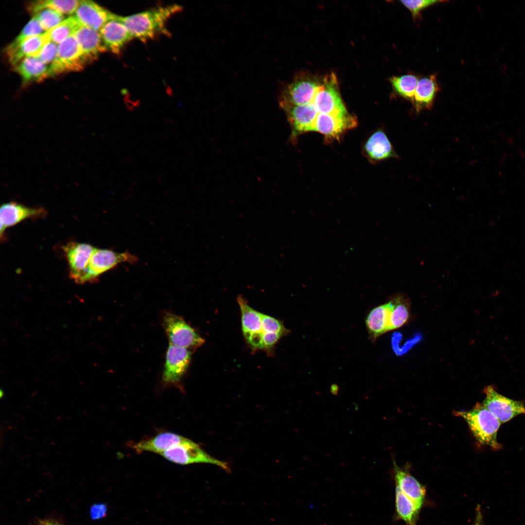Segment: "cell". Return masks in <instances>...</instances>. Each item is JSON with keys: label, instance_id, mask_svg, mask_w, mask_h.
Listing matches in <instances>:
<instances>
[{"label": "cell", "instance_id": "obj_1", "mask_svg": "<svg viewBox=\"0 0 525 525\" xmlns=\"http://www.w3.org/2000/svg\"><path fill=\"white\" fill-rule=\"evenodd\" d=\"M181 10L180 6L173 4L119 18L133 38L146 41L158 34L167 33L166 22Z\"/></svg>", "mask_w": 525, "mask_h": 525}, {"label": "cell", "instance_id": "obj_2", "mask_svg": "<svg viewBox=\"0 0 525 525\" xmlns=\"http://www.w3.org/2000/svg\"><path fill=\"white\" fill-rule=\"evenodd\" d=\"M455 414L465 420L480 444L489 446L495 450L501 448V445L497 441V435L502 423L482 404L477 403L470 410L459 411Z\"/></svg>", "mask_w": 525, "mask_h": 525}, {"label": "cell", "instance_id": "obj_3", "mask_svg": "<svg viewBox=\"0 0 525 525\" xmlns=\"http://www.w3.org/2000/svg\"><path fill=\"white\" fill-rule=\"evenodd\" d=\"M89 64L74 35L58 44L55 57L46 78L83 70Z\"/></svg>", "mask_w": 525, "mask_h": 525}, {"label": "cell", "instance_id": "obj_4", "mask_svg": "<svg viewBox=\"0 0 525 525\" xmlns=\"http://www.w3.org/2000/svg\"><path fill=\"white\" fill-rule=\"evenodd\" d=\"M162 324L170 345L190 349L197 348L205 342L195 330L179 315L166 312L163 315Z\"/></svg>", "mask_w": 525, "mask_h": 525}, {"label": "cell", "instance_id": "obj_5", "mask_svg": "<svg viewBox=\"0 0 525 525\" xmlns=\"http://www.w3.org/2000/svg\"><path fill=\"white\" fill-rule=\"evenodd\" d=\"M321 83L307 73H299L282 90L279 105H301L312 103Z\"/></svg>", "mask_w": 525, "mask_h": 525}, {"label": "cell", "instance_id": "obj_6", "mask_svg": "<svg viewBox=\"0 0 525 525\" xmlns=\"http://www.w3.org/2000/svg\"><path fill=\"white\" fill-rule=\"evenodd\" d=\"M312 103L318 113L344 116L349 114L339 93L334 74L324 77Z\"/></svg>", "mask_w": 525, "mask_h": 525}, {"label": "cell", "instance_id": "obj_7", "mask_svg": "<svg viewBox=\"0 0 525 525\" xmlns=\"http://www.w3.org/2000/svg\"><path fill=\"white\" fill-rule=\"evenodd\" d=\"M166 459L181 465L193 463H209L228 470L226 462L213 458L206 453L197 444L186 438L180 444L160 454Z\"/></svg>", "mask_w": 525, "mask_h": 525}, {"label": "cell", "instance_id": "obj_8", "mask_svg": "<svg viewBox=\"0 0 525 525\" xmlns=\"http://www.w3.org/2000/svg\"><path fill=\"white\" fill-rule=\"evenodd\" d=\"M136 261L137 257L128 252L117 253L110 249L96 248L90 258L83 284L97 281L101 275L120 263Z\"/></svg>", "mask_w": 525, "mask_h": 525}, {"label": "cell", "instance_id": "obj_9", "mask_svg": "<svg viewBox=\"0 0 525 525\" xmlns=\"http://www.w3.org/2000/svg\"><path fill=\"white\" fill-rule=\"evenodd\" d=\"M485 399L482 404L504 423L515 417L525 414V406L523 401L508 398L498 393L490 385L484 389Z\"/></svg>", "mask_w": 525, "mask_h": 525}, {"label": "cell", "instance_id": "obj_10", "mask_svg": "<svg viewBox=\"0 0 525 525\" xmlns=\"http://www.w3.org/2000/svg\"><path fill=\"white\" fill-rule=\"evenodd\" d=\"M191 355L190 349L169 345L162 375L164 384H179L188 368Z\"/></svg>", "mask_w": 525, "mask_h": 525}, {"label": "cell", "instance_id": "obj_11", "mask_svg": "<svg viewBox=\"0 0 525 525\" xmlns=\"http://www.w3.org/2000/svg\"><path fill=\"white\" fill-rule=\"evenodd\" d=\"M96 248L86 243L70 242L63 246L69 266L70 279L77 284H83L87 268Z\"/></svg>", "mask_w": 525, "mask_h": 525}, {"label": "cell", "instance_id": "obj_12", "mask_svg": "<svg viewBox=\"0 0 525 525\" xmlns=\"http://www.w3.org/2000/svg\"><path fill=\"white\" fill-rule=\"evenodd\" d=\"M286 114L292 132L290 139L304 133L314 131V124L318 114L313 104L301 105H285L280 106Z\"/></svg>", "mask_w": 525, "mask_h": 525}, {"label": "cell", "instance_id": "obj_13", "mask_svg": "<svg viewBox=\"0 0 525 525\" xmlns=\"http://www.w3.org/2000/svg\"><path fill=\"white\" fill-rule=\"evenodd\" d=\"M354 116L348 114L344 116L318 113L314 124V131L323 135L327 140H339L347 130L357 125Z\"/></svg>", "mask_w": 525, "mask_h": 525}, {"label": "cell", "instance_id": "obj_14", "mask_svg": "<svg viewBox=\"0 0 525 525\" xmlns=\"http://www.w3.org/2000/svg\"><path fill=\"white\" fill-rule=\"evenodd\" d=\"M242 316L243 333L249 344L254 348L263 349L261 313L252 308L241 295L237 298Z\"/></svg>", "mask_w": 525, "mask_h": 525}, {"label": "cell", "instance_id": "obj_15", "mask_svg": "<svg viewBox=\"0 0 525 525\" xmlns=\"http://www.w3.org/2000/svg\"><path fill=\"white\" fill-rule=\"evenodd\" d=\"M46 210L43 208H30L15 202L3 204L0 210V238H4L6 229L28 218L45 217Z\"/></svg>", "mask_w": 525, "mask_h": 525}, {"label": "cell", "instance_id": "obj_16", "mask_svg": "<svg viewBox=\"0 0 525 525\" xmlns=\"http://www.w3.org/2000/svg\"><path fill=\"white\" fill-rule=\"evenodd\" d=\"M115 15L96 2L88 0H80L74 14L81 25L97 31H99Z\"/></svg>", "mask_w": 525, "mask_h": 525}, {"label": "cell", "instance_id": "obj_17", "mask_svg": "<svg viewBox=\"0 0 525 525\" xmlns=\"http://www.w3.org/2000/svg\"><path fill=\"white\" fill-rule=\"evenodd\" d=\"M119 16L115 15L99 31L106 50L115 54L120 53L124 45L133 38Z\"/></svg>", "mask_w": 525, "mask_h": 525}, {"label": "cell", "instance_id": "obj_18", "mask_svg": "<svg viewBox=\"0 0 525 525\" xmlns=\"http://www.w3.org/2000/svg\"><path fill=\"white\" fill-rule=\"evenodd\" d=\"M392 307L393 302L390 299L388 302L373 309L367 316L366 326L373 340L392 331L391 315Z\"/></svg>", "mask_w": 525, "mask_h": 525}, {"label": "cell", "instance_id": "obj_19", "mask_svg": "<svg viewBox=\"0 0 525 525\" xmlns=\"http://www.w3.org/2000/svg\"><path fill=\"white\" fill-rule=\"evenodd\" d=\"M74 35L89 63L96 59L100 53L107 51L99 31L82 25Z\"/></svg>", "mask_w": 525, "mask_h": 525}, {"label": "cell", "instance_id": "obj_20", "mask_svg": "<svg viewBox=\"0 0 525 525\" xmlns=\"http://www.w3.org/2000/svg\"><path fill=\"white\" fill-rule=\"evenodd\" d=\"M394 468L396 486L420 509L425 497L424 488L408 471L395 464Z\"/></svg>", "mask_w": 525, "mask_h": 525}, {"label": "cell", "instance_id": "obj_21", "mask_svg": "<svg viewBox=\"0 0 525 525\" xmlns=\"http://www.w3.org/2000/svg\"><path fill=\"white\" fill-rule=\"evenodd\" d=\"M50 41L48 31L25 39L14 49L5 51L9 62L14 67L24 58L33 56Z\"/></svg>", "mask_w": 525, "mask_h": 525}, {"label": "cell", "instance_id": "obj_22", "mask_svg": "<svg viewBox=\"0 0 525 525\" xmlns=\"http://www.w3.org/2000/svg\"><path fill=\"white\" fill-rule=\"evenodd\" d=\"M364 149L369 159L374 161L397 157L389 139L382 130L371 135L366 142Z\"/></svg>", "mask_w": 525, "mask_h": 525}, {"label": "cell", "instance_id": "obj_23", "mask_svg": "<svg viewBox=\"0 0 525 525\" xmlns=\"http://www.w3.org/2000/svg\"><path fill=\"white\" fill-rule=\"evenodd\" d=\"M186 438L175 433L164 432L136 443L134 448L137 451L150 452L160 455L180 444Z\"/></svg>", "mask_w": 525, "mask_h": 525}, {"label": "cell", "instance_id": "obj_24", "mask_svg": "<svg viewBox=\"0 0 525 525\" xmlns=\"http://www.w3.org/2000/svg\"><path fill=\"white\" fill-rule=\"evenodd\" d=\"M48 69V65L34 56L24 58L14 66V70L19 75L24 84L45 79Z\"/></svg>", "mask_w": 525, "mask_h": 525}, {"label": "cell", "instance_id": "obj_25", "mask_svg": "<svg viewBox=\"0 0 525 525\" xmlns=\"http://www.w3.org/2000/svg\"><path fill=\"white\" fill-rule=\"evenodd\" d=\"M439 88L435 75L419 80L413 100L416 109L428 108L431 106Z\"/></svg>", "mask_w": 525, "mask_h": 525}, {"label": "cell", "instance_id": "obj_26", "mask_svg": "<svg viewBox=\"0 0 525 525\" xmlns=\"http://www.w3.org/2000/svg\"><path fill=\"white\" fill-rule=\"evenodd\" d=\"M77 0H40L31 1L27 8L33 16L44 9L56 10L63 15L74 14L79 4Z\"/></svg>", "mask_w": 525, "mask_h": 525}, {"label": "cell", "instance_id": "obj_27", "mask_svg": "<svg viewBox=\"0 0 525 525\" xmlns=\"http://www.w3.org/2000/svg\"><path fill=\"white\" fill-rule=\"evenodd\" d=\"M393 307L391 315V330L399 329L406 323L410 317V302L408 298L402 294L391 299Z\"/></svg>", "mask_w": 525, "mask_h": 525}, {"label": "cell", "instance_id": "obj_28", "mask_svg": "<svg viewBox=\"0 0 525 525\" xmlns=\"http://www.w3.org/2000/svg\"><path fill=\"white\" fill-rule=\"evenodd\" d=\"M396 506L398 515L407 525H416L417 516L420 509L397 486Z\"/></svg>", "mask_w": 525, "mask_h": 525}, {"label": "cell", "instance_id": "obj_29", "mask_svg": "<svg viewBox=\"0 0 525 525\" xmlns=\"http://www.w3.org/2000/svg\"><path fill=\"white\" fill-rule=\"evenodd\" d=\"M418 81V77L412 74L392 76L390 78L395 93L404 99L412 101Z\"/></svg>", "mask_w": 525, "mask_h": 525}, {"label": "cell", "instance_id": "obj_30", "mask_svg": "<svg viewBox=\"0 0 525 525\" xmlns=\"http://www.w3.org/2000/svg\"><path fill=\"white\" fill-rule=\"evenodd\" d=\"M82 25L74 15L69 17L48 31L50 40L59 44L70 36L74 35Z\"/></svg>", "mask_w": 525, "mask_h": 525}, {"label": "cell", "instance_id": "obj_31", "mask_svg": "<svg viewBox=\"0 0 525 525\" xmlns=\"http://www.w3.org/2000/svg\"><path fill=\"white\" fill-rule=\"evenodd\" d=\"M43 31L37 18L35 17H33L18 35L6 47L5 51L14 49L24 40L30 37L44 33Z\"/></svg>", "mask_w": 525, "mask_h": 525}, {"label": "cell", "instance_id": "obj_32", "mask_svg": "<svg viewBox=\"0 0 525 525\" xmlns=\"http://www.w3.org/2000/svg\"><path fill=\"white\" fill-rule=\"evenodd\" d=\"M33 17L37 18L45 32L50 31L65 19L63 14L51 9H44Z\"/></svg>", "mask_w": 525, "mask_h": 525}, {"label": "cell", "instance_id": "obj_33", "mask_svg": "<svg viewBox=\"0 0 525 525\" xmlns=\"http://www.w3.org/2000/svg\"><path fill=\"white\" fill-rule=\"evenodd\" d=\"M444 1V0H401V2L410 12L413 18L415 19L420 16V12L424 9L437 3Z\"/></svg>", "mask_w": 525, "mask_h": 525}, {"label": "cell", "instance_id": "obj_34", "mask_svg": "<svg viewBox=\"0 0 525 525\" xmlns=\"http://www.w3.org/2000/svg\"><path fill=\"white\" fill-rule=\"evenodd\" d=\"M57 46L58 44L50 41L33 56L46 65L51 64L55 57Z\"/></svg>", "mask_w": 525, "mask_h": 525}, {"label": "cell", "instance_id": "obj_35", "mask_svg": "<svg viewBox=\"0 0 525 525\" xmlns=\"http://www.w3.org/2000/svg\"><path fill=\"white\" fill-rule=\"evenodd\" d=\"M262 332H278L284 334L287 330L279 320L261 313Z\"/></svg>", "mask_w": 525, "mask_h": 525}, {"label": "cell", "instance_id": "obj_36", "mask_svg": "<svg viewBox=\"0 0 525 525\" xmlns=\"http://www.w3.org/2000/svg\"><path fill=\"white\" fill-rule=\"evenodd\" d=\"M283 334L278 332H264L262 340L263 348H269L273 346Z\"/></svg>", "mask_w": 525, "mask_h": 525}, {"label": "cell", "instance_id": "obj_37", "mask_svg": "<svg viewBox=\"0 0 525 525\" xmlns=\"http://www.w3.org/2000/svg\"><path fill=\"white\" fill-rule=\"evenodd\" d=\"M107 507L104 504H96L90 508V515L93 520H99L105 516Z\"/></svg>", "mask_w": 525, "mask_h": 525}, {"label": "cell", "instance_id": "obj_38", "mask_svg": "<svg viewBox=\"0 0 525 525\" xmlns=\"http://www.w3.org/2000/svg\"><path fill=\"white\" fill-rule=\"evenodd\" d=\"M475 513V518L473 525H485L483 522V518L481 511V508L479 506H478L476 508Z\"/></svg>", "mask_w": 525, "mask_h": 525}, {"label": "cell", "instance_id": "obj_39", "mask_svg": "<svg viewBox=\"0 0 525 525\" xmlns=\"http://www.w3.org/2000/svg\"><path fill=\"white\" fill-rule=\"evenodd\" d=\"M39 525H58L57 524H56V523H53V522H50V521H41L40 522Z\"/></svg>", "mask_w": 525, "mask_h": 525}]
</instances>
